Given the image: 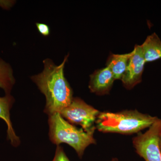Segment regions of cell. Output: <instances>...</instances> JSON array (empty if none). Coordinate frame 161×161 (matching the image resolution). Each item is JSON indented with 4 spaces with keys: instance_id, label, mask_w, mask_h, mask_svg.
Wrapping results in <instances>:
<instances>
[{
    "instance_id": "cell-4",
    "label": "cell",
    "mask_w": 161,
    "mask_h": 161,
    "mask_svg": "<svg viewBox=\"0 0 161 161\" xmlns=\"http://www.w3.org/2000/svg\"><path fill=\"white\" fill-rule=\"evenodd\" d=\"M161 119L158 118L146 132H139L132 139L136 152L145 161H161L159 147Z\"/></svg>"
},
{
    "instance_id": "cell-15",
    "label": "cell",
    "mask_w": 161,
    "mask_h": 161,
    "mask_svg": "<svg viewBox=\"0 0 161 161\" xmlns=\"http://www.w3.org/2000/svg\"><path fill=\"white\" fill-rule=\"evenodd\" d=\"M159 147H160V151H161V136L160 137V139Z\"/></svg>"
},
{
    "instance_id": "cell-10",
    "label": "cell",
    "mask_w": 161,
    "mask_h": 161,
    "mask_svg": "<svg viewBox=\"0 0 161 161\" xmlns=\"http://www.w3.org/2000/svg\"><path fill=\"white\" fill-rule=\"evenodd\" d=\"M132 54L133 51L124 54H111L108 58L107 66L112 71L115 80L121 79Z\"/></svg>"
},
{
    "instance_id": "cell-7",
    "label": "cell",
    "mask_w": 161,
    "mask_h": 161,
    "mask_svg": "<svg viewBox=\"0 0 161 161\" xmlns=\"http://www.w3.org/2000/svg\"><path fill=\"white\" fill-rule=\"evenodd\" d=\"M115 79L108 67L96 70L90 75L89 88L91 92L98 95L109 93Z\"/></svg>"
},
{
    "instance_id": "cell-3",
    "label": "cell",
    "mask_w": 161,
    "mask_h": 161,
    "mask_svg": "<svg viewBox=\"0 0 161 161\" xmlns=\"http://www.w3.org/2000/svg\"><path fill=\"white\" fill-rule=\"evenodd\" d=\"M49 139L57 146L65 143L76 151L78 157L81 158L87 147L96 144L94 135L95 130L89 132L78 129L65 120L59 113L48 115Z\"/></svg>"
},
{
    "instance_id": "cell-6",
    "label": "cell",
    "mask_w": 161,
    "mask_h": 161,
    "mask_svg": "<svg viewBox=\"0 0 161 161\" xmlns=\"http://www.w3.org/2000/svg\"><path fill=\"white\" fill-rule=\"evenodd\" d=\"M141 45L136 44L133 50L125 71L121 80L126 89L131 90L142 80V75L146 63Z\"/></svg>"
},
{
    "instance_id": "cell-8",
    "label": "cell",
    "mask_w": 161,
    "mask_h": 161,
    "mask_svg": "<svg viewBox=\"0 0 161 161\" xmlns=\"http://www.w3.org/2000/svg\"><path fill=\"white\" fill-rule=\"evenodd\" d=\"M14 102V98L10 94L0 97V119H3L7 125V140L10 141L12 146L16 147L20 145L21 142L14 130L10 119V111Z\"/></svg>"
},
{
    "instance_id": "cell-1",
    "label": "cell",
    "mask_w": 161,
    "mask_h": 161,
    "mask_svg": "<svg viewBox=\"0 0 161 161\" xmlns=\"http://www.w3.org/2000/svg\"><path fill=\"white\" fill-rule=\"evenodd\" d=\"M69 55L62 63L55 65L51 59L43 60V72L31 77V80L37 86L45 96L46 105L44 112L48 115L60 113L68 106L73 99V91L64 75V65Z\"/></svg>"
},
{
    "instance_id": "cell-9",
    "label": "cell",
    "mask_w": 161,
    "mask_h": 161,
    "mask_svg": "<svg viewBox=\"0 0 161 161\" xmlns=\"http://www.w3.org/2000/svg\"><path fill=\"white\" fill-rule=\"evenodd\" d=\"M141 46L146 62L161 58V41L155 33L148 36Z\"/></svg>"
},
{
    "instance_id": "cell-2",
    "label": "cell",
    "mask_w": 161,
    "mask_h": 161,
    "mask_svg": "<svg viewBox=\"0 0 161 161\" xmlns=\"http://www.w3.org/2000/svg\"><path fill=\"white\" fill-rule=\"evenodd\" d=\"M158 118L136 110L100 112L95 122V127L99 132L103 133L131 135L149 128Z\"/></svg>"
},
{
    "instance_id": "cell-12",
    "label": "cell",
    "mask_w": 161,
    "mask_h": 161,
    "mask_svg": "<svg viewBox=\"0 0 161 161\" xmlns=\"http://www.w3.org/2000/svg\"><path fill=\"white\" fill-rule=\"evenodd\" d=\"M54 157L52 161H70L66 155L63 147L57 146Z\"/></svg>"
},
{
    "instance_id": "cell-14",
    "label": "cell",
    "mask_w": 161,
    "mask_h": 161,
    "mask_svg": "<svg viewBox=\"0 0 161 161\" xmlns=\"http://www.w3.org/2000/svg\"><path fill=\"white\" fill-rule=\"evenodd\" d=\"M108 161H119V160L118 158H112L111 160Z\"/></svg>"
},
{
    "instance_id": "cell-5",
    "label": "cell",
    "mask_w": 161,
    "mask_h": 161,
    "mask_svg": "<svg viewBox=\"0 0 161 161\" xmlns=\"http://www.w3.org/2000/svg\"><path fill=\"white\" fill-rule=\"evenodd\" d=\"M100 111L79 98H74L69 105L60 114L65 120L79 125L86 132L96 130L95 124Z\"/></svg>"
},
{
    "instance_id": "cell-13",
    "label": "cell",
    "mask_w": 161,
    "mask_h": 161,
    "mask_svg": "<svg viewBox=\"0 0 161 161\" xmlns=\"http://www.w3.org/2000/svg\"><path fill=\"white\" fill-rule=\"evenodd\" d=\"M36 25L38 31L41 35L44 36H47L49 35L50 30L49 26L47 24L44 23H36Z\"/></svg>"
},
{
    "instance_id": "cell-11",
    "label": "cell",
    "mask_w": 161,
    "mask_h": 161,
    "mask_svg": "<svg viewBox=\"0 0 161 161\" xmlns=\"http://www.w3.org/2000/svg\"><path fill=\"white\" fill-rule=\"evenodd\" d=\"M15 81L11 67L0 59V88L4 90L6 95H10Z\"/></svg>"
}]
</instances>
